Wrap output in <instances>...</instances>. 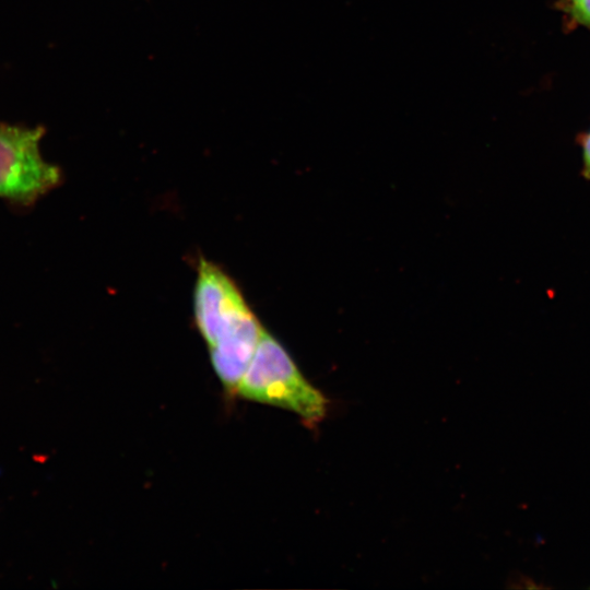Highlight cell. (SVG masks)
Listing matches in <instances>:
<instances>
[{
    "instance_id": "obj_3",
    "label": "cell",
    "mask_w": 590,
    "mask_h": 590,
    "mask_svg": "<svg viewBox=\"0 0 590 590\" xmlns=\"http://www.w3.org/2000/svg\"><path fill=\"white\" fill-rule=\"evenodd\" d=\"M193 304L197 328L209 349L259 340L264 331L234 281L206 259L199 261Z\"/></svg>"
},
{
    "instance_id": "obj_1",
    "label": "cell",
    "mask_w": 590,
    "mask_h": 590,
    "mask_svg": "<svg viewBox=\"0 0 590 590\" xmlns=\"http://www.w3.org/2000/svg\"><path fill=\"white\" fill-rule=\"evenodd\" d=\"M235 396L293 411L309 427L319 424L327 413L326 397L266 330Z\"/></svg>"
},
{
    "instance_id": "obj_4",
    "label": "cell",
    "mask_w": 590,
    "mask_h": 590,
    "mask_svg": "<svg viewBox=\"0 0 590 590\" xmlns=\"http://www.w3.org/2000/svg\"><path fill=\"white\" fill-rule=\"evenodd\" d=\"M556 7L574 23L590 28V0H558Z\"/></svg>"
},
{
    "instance_id": "obj_2",
    "label": "cell",
    "mask_w": 590,
    "mask_h": 590,
    "mask_svg": "<svg viewBox=\"0 0 590 590\" xmlns=\"http://www.w3.org/2000/svg\"><path fill=\"white\" fill-rule=\"evenodd\" d=\"M44 127L0 123V199L30 209L62 181L61 169L40 152Z\"/></svg>"
},
{
    "instance_id": "obj_5",
    "label": "cell",
    "mask_w": 590,
    "mask_h": 590,
    "mask_svg": "<svg viewBox=\"0 0 590 590\" xmlns=\"http://www.w3.org/2000/svg\"><path fill=\"white\" fill-rule=\"evenodd\" d=\"M579 139L582 149V175L585 178L590 179V131L582 133Z\"/></svg>"
}]
</instances>
